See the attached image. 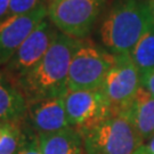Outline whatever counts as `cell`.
<instances>
[{"label":"cell","mask_w":154,"mask_h":154,"mask_svg":"<svg viewBox=\"0 0 154 154\" xmlns=\"http://www.w3.org/2000/svg\"><path fill=\"white\" fill-rule=\"evenodd\" d=\"M140 87H143L154 97V70L140 77Z\"/></svg>","instance_id":"obj_18"},{"label":"cell","mask_w":154,"mask_h":154,"mask_svg":"<svg viewBox=\"0 0 154 154\" xmlns=\"http://www.w3.org/2000/svg\"><path fill=\"white\" fill-rule=\"evenodd\" d=\"M9 2L11 0H0V22L9 14Z\"/></svg>","instance_id":"obj_20"},{"label":"cell","mask_w":154,"mask_h":154,"mask_svg":"<svg viewBox=\"0 0 154 154\" xmlns=\"http://www.w3.org/2000/svg\"><path fill=\"white\" fill-rule=\"evenodd\" d=\"M104 0H57L48 6V18L58 31L71 38H86L91 32Z\"/></svg>","instance_id":"obj_5"},{"label":"cell","mask_w":154,"mask_h":154,"mask_svg":"<svg viewBox=\"0 0 154 154\" xmlns=\"http://www.w3.org/2000/svg\"><path fill=\"white\" fill-rule=\"evenodd\" d=\"M80 132L86 154H135L144 144L130 121L120 114Z\"/></svg>","instance_id":"obj_3"},{"label":"cell","mask_w":154,"mask_h":154,"mask_svg":"<svg viewBox=\"0 0 154 154\" xmlns=\"http://www.w3.org/2000/svg\"><path fill=\"white\" fill-rule=\"evenodd\" d=\"M47 16L48 6L45 2L31 13L7 16L0 22V66L11 61L20 46Z\"/></svg>","instance_id":"obj_9"},{"label":"cell","mask_w":154,"mask_h":154,"mask_svg":"<svg viewBox=\"0 0 154 154\" xmlns=\"http://www.w3.org/2000/svg\"><path fill=\"white\" fill-rule=\"evenodd\" d=\"M42 154H86L81 132L69 127L60 131L37 135Z\"/></svg>","instance_id":"obj_12"},{"label":"cell","mask_w":154,"mask_h":154,"mask_svg":"<svg viewBox=\"0 0 154 154\" xmlns=\"http://www.w3.org/2000/svg\"><path fill=\"white\" fill-rule=\"evenodd\" d=\"M54 1H57V0H46L47 5H49V4H51V2H54Z\"/></svg>","instance_id":"obj_22"},{"label":"cell","mask_w":154,"mask_h":154,"mask_svg":"<svg viewBox=\"0 0 154 154\" xmlns=\"http://www.w3.org/2000/svg\"><path fill=\"white\" fill-rule=\"evenodd\" d=\"M25 136L23 122L0 121V154H17Z\"/></svg>","instance_id":"obj_15"},{"label":"cell","mask_w":154,"mask_h":154,"mask_svg":"<svg viewBox=\"0 0 154 154\" xmlns=\"http://www.w3.org/2000/svg\"><path fill=\"white\" fill-rule=\"evenodd\" d=\"M154 23L149 4L125 0L114 6L100 25V40L112 55L130 56L138 41Z\"/></svg>","instance_id":"obj_2"},{"label":"cell","mask_w":154,"mask_h":154,"mask_svg":"<svg viewBox=\"0 0 154 154\" xmlns=\"http://www.w3.org/2000/svg\"><path fill=\"white\" fill-rule=\"evenodd\" d=\"M23 126L34 135L49 134L69 128L64 97L29 100Z\"/></svg>","instance_id":"obj_10"},{"label":"cell","mask_w":154,"mask_h":154,"mask_svg":"<svg viewBox=\"0 0 154 154\" xmlns=\"http://www.w3.org/2000/svg\"><path fill=\"white\" fill-rule=\"evenodd\" d=\"M114 62L116 55L106 53L87 40H81L69 69V90L99 89Z\"/></svg>","instance_id":"obj_4"},{"label":"cell","mask_w":154,"mask_h":154,"mask_svg":"<svg viewBox=\"0 0 154 154\" xmlns=\"http://www.w3.org/2000/svg\"><path fill=\"white\" fill-rule=\"evenodd\" d=\"M140 77L154 70V23L145 32L130 54Z\"/></svg>","instance_id":"obj_14"},{"label":"cell","mask_w":154,"mask_h":154,"mask_svg":"<svg viewBox=\"0 0 154 154\" xmlns=\"http://www.w3.org/2000/svg\"><path fill=\"white\" fill-rule=\"evenodd\" d=\"M80 41L60 32L37 66L15 81L26 102L65 96L72 56Z\"/></svg>","instance_id":"obj_1"},{"label":"cell","mask_w":154,"mask_h":154,"mask_svg":"<svg viewBox=\"0 0 154 154\" xmlns=\"http://www.w3.org/2000/svg\"><path fill=\"white\" fill-rule=\"evenodd\" d=\"M135 154H138V153H135Z\"/></svg>","instance_id":"obj_23"},{"label":"cell","mask_w":154,"mask_h":154,"mask_svg":"<svg viewBox=\"0 0 154 154\" xmlns=\"http://www.w3.org/2000/svg\"><path fill=\"white\" fill-rule=\"evenodd\" d=\"M119 114L130 121L144 143L154 136V97L143 87Z\"/></svg>","instance_id":"obj_11"},{"label":"cell","mask_w":154,"mask_h":154,"mask_svg":"<svg viewBox=\"0 0 154 154\" xmlns=\"http://www.w3.org/2000/svg\"><path fill=\"white\" fill-rule=\"evenodd\" d=\"M70 127L82 131L114 114L110 100L102 89L69 90L64 96Z\"/></svg>","instance_id":"obj_6"},{"label":"cell","mask_w":154,"mask_h":154,"mask_svg":"<svg viewBox=\"0 0 154 154\" xmlns=\"http://www.w3.org/2000/svg\"><path fill=\"white\" fill-rule=\"evenodd\" d=\"M140 88V73L130 56H116V62L105 77L102 91L110 100L114 114H119Z\"/></svg>","instance_id":"obj_8"},{"label":"cell","mask_w":154,"mask_h":154,"mask_svg":"<svg viewBox=\"0 0 154 154\" xmlns=\"http://www.w3.org/2000/svg\"><path fill=\"white\" fill-rule=\"evenodd\" d=\"M60 31L50 22L48 16L25 39L5 67V73L16 81L35 67L55 41Z\"/></svg>","instance_id":"obj_7"},{"label":"cell","mask_w":154,"mask_h":154,"mask_svg":"<svg viewBox=\"0 0 154 154\" xmlns=\"http://www.w3.org/2000/svg\"><path fill=\"white\" fill-rule=\"evenodd\" d=\"M45 2L46 0H11L8 16L31 13L41 5H44Z\"/></svg>","instance_id":"obj_16"},{"label":"cell","mask_w":154,"mask_h":154,"mask_svg":"<svg viewBox=\"0 0 154 154\" xmlns=\"http://www.w3.org/2000/svg\"><path fill=\"white\" fill-rule=\"evenodd\" d=\"M24 129L26 132V136H25V139H24L17 154H42L39 149L37 135H34L32 131H30L26 128H24Z\"/></svg>","instance_id":"obj_17"},{"label":"cell","mask_w":154,"mask_h":154,"mask_svg":"<svg viewBox=\"0 0 154 154\" xmlns=\"http://www.w3.org/2000/svg\"><path fill=\"white\" fill-rule=\"evenodd\" d=\"M26 105V98L15 81L0 72V121L23 122Z\"/></svg>","instance_id":"obj_13"},{"label":"cell","mask_w":154,"mask_h":154,"mask_svg":"<svg viewBox=\"0 0 154 154\" xmlns=\"http://www.w3.org/2000/svg\"><path fill=\"white\" fill-rule=\"evenodd\" d=\"M149 4V9H151V13H152L153 18H154V0H151Z\"/></svg>","instance_id":"obj_21"},{"label":"cell","mask_w":154,"mask_h":154,"mask_svg":"<svg viewBox=\"0 0 154 154\" xmlns=\"http://www.w3.org/2000/svg\"><path fill=\"white\" fill-rule=\"evenodd\" d=\"M136 153H138V154H154V136L151 138V139H149L147 142H145V143L136 151Z\"/></svg>","instance_id":"obj_19"}]
</instances>
